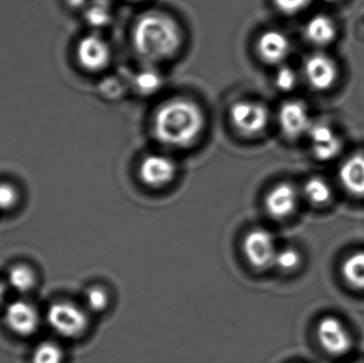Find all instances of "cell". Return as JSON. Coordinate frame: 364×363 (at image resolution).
I'll return each instance as SVG.
<instances>
[{"label":"cell","mask_w":364,"mask_h":363,"mask_svg":"<svg viewBox=\"0 0 364 363\" xmlns=\"http://www.w3.org/2000/svg\"><path fill=\"white\" fill-rule=\"evenodd\" d=\"M134 85L141 94L151 95L159 91L162 85V77L156 70L147 68V70H141L134 76Z\"/></svg>","instance_id":"obj_22"},{"label":"cell","mask_w":364,"mask_h":363,"mask_svg":"<svg viewBox=\"0 0 364 363\" xmlns=\"http://www.w3.org/2000/svg\"><path fill=\"white\" fill-rule=\"evenodd\" d=\"M299 77L296 72L289 66H282L275 76V85L279 91L291 92L296 87Z\"/></svg>","instance_id":"obj_25"},{"label":"cell","mask_w":364,"mask_h":363,"mask_svg":"<svg viewBox=\"0 0 364 363\" xmlns=\"http://www.w3.org/2000/svg\"><path fill=\"white\" fill-rule=\"evenodd\" d=\"M304 74L310 87L318 91H326L335 85L338 78V68L328 55L316 53L306 60Z\"/></svg>","instance_id":"obj_11"},{"label":"cell","mask_w":364,"mask_h":363,"mask_svg":"<svg viewBox=\"0 0 364 363\" xmlns=\"http://www.w3.org/2000/svg\"><path fill=\"white\" fill-rule=\"evenodd\" d=\"M76 57L83 70L97 72L105 70L110 63L111 48L102 36L89 34L79 40Z\"/></svg>","instance_id":"obj_7"},{"label":"cell","mask_w":364,"mask_h":363,"mask_svg":"<svg viewBox=\"0 0 364 363\" xmlns=\"http://www.w3.org/2000/svg\"><path fill=\"white\" fill-rule=\"evenodd\" d=\"M276 8L282 14L295 15L306 10L312 0H273Z\"/></svg>","instance_id":"obj_26"},{"label":"cell","mask_w":364,"mask_h":363,"mask_svg":"<svg viewBox=\"0 0 364 363\" xmlns=\"http://www.w3.org/2000/svg\"><path fill=\"white\" fill-rule=\"evenodd\" d=\"M277 251L273 234L264 228L250 230L244 238V256L248 264L257 270L274 266Z\"/></svg>","instance_id":"obj_5"},{"label":"cell","mask_w":364,"mask_h":363,"mask_svg":"<svg viewBox=\"0 0 364 363\" xmlns=\"http://www.w3.org/2000/svg\"><path fill=\"white\" fill-rule=\"evenodd\" d=\"M177 166L174 160L166 155L151 153L142 160L139 175L144 185L151 188H161L174 180Z\"/></svg>","instance_id":"obj_8"},{"label":"cell","mask_w":364,"mask_h":363,"mask_svg":"<svg viewBox=\"0 0 364 363\" xmlns=\"http://www.w3.org/2000/svg\"><path fill=\"white\" fill-rule=\"evenodd\" d=\"M21 194L11 183H0V212H8L18 205Z\"/></svg>","instance_id":"obj_24"},{"label":"cell","mask_w":364,"mask_h":363,"mask_svg":"<svg viewBox=\"0 0 364 363\" xmlns=\"http://www.w3.org/2000/svg\"><path fill=\"white\" fill-rule=\"evenodd\" d=\"M304 194L311 204L323 206L331 200V189L324 179L314 177L309 179L304 187Z\"/></svg>","instance_id":"obj_19"},{"label":"cell","mask_w":364,"mask_h":363,"mask_svg":"<svg viewBox=\"0 0 364 363\" xmlns=\"http://www.w3.org/2000/svg\"><path fill=\"white\" fill-rule=\"evenodd\" d=\"M229 119L235 129L246 136L264 131L269 123V111L265 104L250 100L235 102L229 110Z\"/></svg>","instance_id":"obj_4"},{"label":"cell","mask_w":364,"mask_h":363,"mask_svg":"<svg viewBox=\"0 0 364 363\" xmlns=\"http://www.w3.org/2000/svg\"><path fill=\"white\" fill-rule=\"evenodd\" d=\"M342 274L348 285L364 290V251L353 254L344 261Z\"/></svg>","instance_id":"obj_18"},{"label":"cell","mask_w":364,"mask_h":363,"mask_svg":"<svg viewBox=\"0 0 364 363\" xmlns=\"http://www.w3.org/2000/svg\"><path fill=\"white\" fill-rule=\"evenodd\" d=\"M6 286L4 285V283L0 281V305H1V303L4 302V298H6Z\"/></svg>","instance_id":"obj_27"},{"label":"cell","mask_w":364,"mask_h":363,"mask_svg":"<svg viewBox=\"0 0 364 363\" xmlns=\"http://www.w3.org/2000/svg\"><path fill=\"white\" fill-rule=\"evenodd\" d=\"M312 153L321 161H329L339 155L342 143L336 132L325 124L311 126L309 131Z\"/></svg>","instance_id":"obj_14"},{"label":"cell","mask_w":364,"mask_h":363,"mask_svg":"<svg viewBox=\"0 0 364 363\" xmlns=\"http://www.w3.org/2000/svg\"><path fill=\"white\" fill-rule=\"evenodd\" d=\"M46 320L51 330L65 339L80 338L90 327L89 311L68 300L53 303Z\"/></svg>","instance_id":"obj_3"},{"label":"cell","mask_w":364,"mask_h":363,"mask_svg":"<svg viewBox=\"0 0 364 363\" xmlns=\"http://www.w3.org/2000/svg\"><path fill=\"white\" fill-rule=\"evenodd\" d=\"M305 36L312 44L326 46L335 40L337 28L331 17L316 15L306 25Z\"/></svg>","instance_id":"obj_16"},{"label":"cell","mask_w":364,"mask_h":363,"mask_svg":"<svg viewBox=\"0 0 364 363\" xmlns=\"http://www.w3.org/2000/svg\"><path fill=\"white\" fill-rule=\"evenodd\" d=\"M318 338L327 353L342 356L352 350L353 339L346 326L336 318H325L318 323Z\"/></svg>","instance_id":"obj_9"},{"label":"cell","mask_w":364,"mask_h":363,"mask_svg":"<svg viewBox=\"0 0 364 363\" xmlns=\"http://www.w3.org/2000/svg\"><path fill=\"white\" fill-rule=\"evenodd\" d=\"M257 50L265 63L279 65L288 59L291 43L288 36L278 30L263 32L257 42Z\"/></svg>","instance_id":"obj_13"},{"label":"cell","mask_w":364,"mask_h":363,"mask_svg":"<svg viewBox=\"0 0 364 363\" xmlns=\"http://www.w3.org/2000/svg\"><path fill=\"white\" fill-rule=\"evenodd\" d=\"M65 354L58 343L44 341L36 345L32 353V363H63Z\"/></svg>","instance_id":"obj_20"},{"label":"cell","mask_w":364,"mask_h":363,"mask_svg":"<svg viewBox=\"0 0 364 363\" xmlns=\"http://www.w3.org/2000/svg\"><path fill=\"white\" fill-rule=\"evenodd\" d=\"M182 44L178 23L166 13L151 11L141 15L132 29V45L139 57L149 63L174 57Z\"/></svg>","instance_id":"obj_1"},{"label":"cell","mask_w":364,"mask_h":363,"mask_svg":"<svg viewBox=\"0 0 364 363\" xmlns=\"http://www.w3.org/2000/svg\"><path fill=\"white\" fill-rule=\"evenodd\" d=\"M4 319L9 330L23 338L33 336L41 325L38 309L31 303L23 300L9 303L4 310Z\"/></svg>","instance_id":"obj_6"},{"label":"cell","mask_w":364,"mask_h":363,"mask_svg":"<svg viewBox=\"0 0 364 363\" xmlns=\"http://www.w3.org/2000/svg\"><path fill=\"white\" fill-rule=\"evenodd\" d=\"M278 121L284 136L290 139L303 136L312 126L307 107L299 100H289L280 106Z\"/></svg>","instance_id":"obj_10"},{"label":"cell","mask_w":364,"mask_h":363,"mask_svg":"<svg viewBox=\"0 0 364 363\" xmlns=\"http://www.w3.org/2000/svg\"><path fill=\"white\" fill-rule=\"evenodd\" d=\"M8 285L18 294H27L36 288L38 278L33 269L26 264H16L9 270Z\"/></svg>","instance_id":"obj_17"},{"label":"cell","mask_w":364,"mask_h":363,"mask_svg":"<svg viewBox=\"0 0 364 363\" xmlns=\"http://www.w3.org/2000/svg\"><path fill=\"white\" fill-rule=\"evenodd\" d=\"M342 187L357 197H364V155H354L339 170Z\"/></svg>","instance_id":"obj_15"},{"label":"cell","mask_w":364,"mask_h":363,"mask_svg":"<svg viewBox=\"0 0 364 363\" xmlns=\"http://www.w3.org/2000/svg\"><path fill=\"white\" fill-rule=\"evenodd\" d=\"M325 1H327V2H335V1H338V0H325Z\"/></svg>","instance_id":"obj_28"},{"label":"cell","mask_w":364,"mask_h":363,"mask_svg":"<svg viewBox=\"0 0 364 363\" xmlns=\"http://www.w3.org/2000/svg\"><path fill=\"white\" fill-rule=\"evenodd\" d=\"M205 127L200 107L186 98L164 102L156 111L153 130L156 139L168 146L184 148L195 142Z\"/></svg>","instance_id":"obj_2"},{"label":"cell","mask_w":364,"mask_h":363,"mask_svg":"<svg viewBox=\"0 0 364 363\" xmlns=\"http://www.w3.org/2000/svg\"><path fill=\"white\" fill-rule=\"evenodd\" d=\"M110 294L102 286H92L85 294V309L89 313H104L110 306Z\"/></svg>","instance_id":"obj_21"},{"label":"cell","mask_w":364,"mask_h":363,"mask_svg":"<svg viewBox=\"0 0 364 363\" xmlns=\"http://www.w3.org/2000/svg\"><path fill=\"white\" fill-rule=\"evenodd\" d=\"M299 205V192L288 183L275 185L265 196V210L274 220H286L293 215Z\"/></svg>","instance_id":"obj_12"},{"label":"cell","mask_w":364,"mask_h":363,"mask_svg":"<svg viewBox=\"0 0 364 363\" xmlns=\"http://www.w3.org/2000/svg\"><path fill=\"white\" fill-rule=\"evenodd\" d=\"M301 264V254L293 247H287L278 251L274 261V266H277L282 272H292L296 270Z\"/></svg>","instance_id":"obj_23"}]
</instances>
